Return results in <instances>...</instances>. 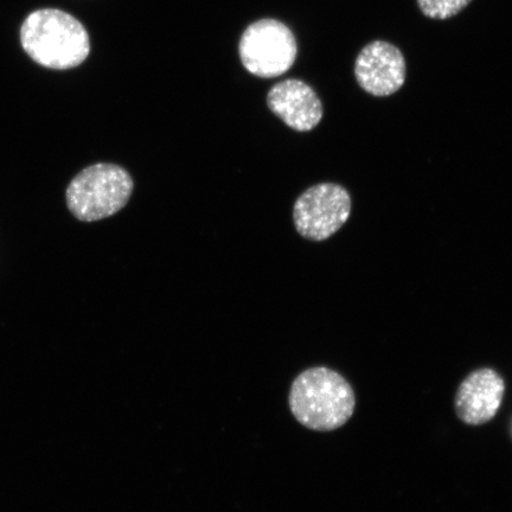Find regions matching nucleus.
<instances>
[{
    "label": "nucleus",
    "instance_id": "1",
    "mask_svg": "<svg viewBox=\"0 0 512 512\" xmlns=\"http://www.w3.org/2000/svg\"><path fill=\"white\" fill-rule=\"evenodd\" d=\"M22 48L42 67L66 70L80 66L91 53V41L83 24L66 11L41 9L25 18Z\"/></svg>",
    "mask_w": 512,
    "mask_h": 512
},
{
    "label": "nucleus",
    "instance_id": "2",
    "mask_svg": "<svg viewBox=\"0 0 512 512\" xmlns=\"http://www.w3.org/2000/svg\"><path fill=\"white\" fill-rule=\"evenodd\" d=\"M291 412L309 430L331 432L344 426L355 412L356 396L337 371L317 367L303 371L292 383Z\"/></svg>",
    "mask_w": 512,
    "mask_h": 512
},
{
    "label": "nucleus",
    "instance_id": "3",
    "mask_svg": "<svg viewBox=\"0 0 512 512\" xmlns=\"http://www.w3.org/2000/svg\"><path fill=\"white\" fill-rule=\"evenodd\" d=\"M133 179L114 164H95L80 172L67 189V204L83 222H94L117 214L130 201Z\"/></svg>",
    "mask_w": 512,
    "mask_h": 512
},
{
    "label": "nucleus",
    "instance_id": "4",
    "mask_svg": "<svg viewBox=\"0 0 512 512\" xmlns=\"http://www.w3.org/2000/svg\"><path fill=\"white\" fill-rule=\"evenodd\" d=\"M297 41L290 28L277 19H261L243 32L239 53L243 67L259 78H277L297 59Z\"/></svg>",
    "mask_w": 512,
    "mask_h": 512
},
{
    "label": "nucleus",
    "instance_id": "5",
    "mask_svg": "<svg viewBox=\"0 0 512 512\" xmlns=\"http://www.w3.org/2000/svg\"><path fill=\"white\" fill-rule=\"evenodd\" d=\"M351 214V197L342 185L317 184L294 204L293 219L305 239L324 241L335 235Z\"/></svg>",
    "mask_w": 512,
    "mask_h": 512
},
{
    "label": "nucleus",
    "instance_id": "6",
    "mask_svg": "<svg viewBox=\"0 0 512 512\" xmlns=\"http://www.w3.org/2000/svg\"><path fill=\"white\" fill-rule=\"evenodd\" d=\"M355 76L358 85L370 95H393L406 81L405 56L392 43L371 42L357 56Z\"/></svg>",
    "mask_w": 512,
    "mask_h": 512
},
{
    "label": "nucleus",
    "instance_id": "7",
    "mask_svg": "<svg viewBox=\"0 0 512 512\" xmlns=\"http://www.w3.org/2000/svg\"><path fill=\"white\" fill-rule=\"evenodd\" d=\"M505 392L503 377L494 369L473 371L460 384L454 400L459 419L467 425L479 426L494 419Z\"/></svg>",
    "mask_w": 512,
    "mask_h": 512
},
{
    "label": "nucleus",
    "instance_id": "8",
    "mask_svg": "<svg viewBox=\"0 0 512 512\" xmlns=\"http://www.w3.org/2000/svg\"><path fill=\"white\" fill-rule=\"evenodd\" d=\"M267 105L294 131L313 130L323 118V104L304 81L290 79L277 83L267 95Z\"/></svg>",
    "mask_w": 512,
    "mask_h": 512
},
{
    "label": "nucleus",
    "instance_id": "9",
    "mask_svg": "<svg viewBox=\"0 0 512 512\" xmlns=\"http://www.w3.org/2000/svg\"><path fill=\"white\" fill-rule=\"evenodd\" d=\"M471 2L472 0H418V5L426 17L444 21L458 15Z\"/></svg>",
    "mask_w": 512,
    "mask_h": 512
}]
</instances>
